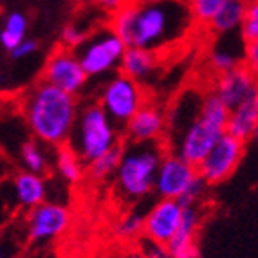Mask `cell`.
I'll list each match as a JSON object with an SVG mask.
<instances>
[{"instance_id":"6da1fadb","label":"cell","mask_w":258,"mask_h":258,"mask_svg":"<svg viewBox=\"0 0 258 258\" xmlns=\"http://www.w3.org/2000/svg\"><path fill=\"white\" fill-rule=\"evenodd\" d=\"M191 26L184 0H126L110 20V29L126 47L154 52L184 38Z\"/></svg>"},{"instance_id":"7a4b0ae2","label":"cell","mask_w":258,"mask_h":258,"mask_svg":"<svg viewBox=\"0 0 258 258\" xmlns=\"http://www.w3.org/2000/svg\"><path fill=\"white\" fill-rule=\"evenodd\" d=\"M22 108L27 128L36 141L52 148L67 145L80 110L76 96L40 82L26 94Z\"/></svg>"},{"instance_id":"3957f363","label":"cell","mask_w":258,"mask_h":258,"mask_svg":"<svg viewBox=\"0 0 258 258\" xmlns=\"http://www.w3.org/2000/svg\"><path fill=\"white\" fill-rule=\"evenodd\" d=\"M166 154L161 141L130 143L123 148L114 172L116 191L126 203H138L154 191V181L157 168Z\"/></svg>"},{"instance_id":"277c9868","label":"cell","mask_w":258,"mask_h":258,"mask_svg":"<svg viewBox=\"0 0 258 258\" xmlns=\"http://www.w3.org/2000/svg\"><path fill=\"white\" fill-rule=\"evenodd\" d=\"M119 145V126L110 121L98 103H87L78 110L67 147L78 154L83 163H92L110 148Z\"/></svg>"},{"instance_id":"5b68a950","label":"cell","mask_w":258,"mask_h":258,"mask_svg":"<svg viewBox=\"0 0 258 258\" xmlns=\"http://www.w3.org/2000/svg\"><path fill=\"white\" fill-rule=\"evenodd\" d=\"M147 103V92L141 83L116 73L99 89L98 105L105 110L116 126H125L130 117Z\"/></svg>"},{"instance_id":"8992f818","label":"cell","mask_w":258,"mask_h":258,"mask_svg":"<svg viewBox=\"0 0 258 258\" xmlns=\"http://www.w3.org/2000/svg\"><path fill=\"white\" fill-rule=\"evenodd\" d=\"M125 49L126 45L123 43V40L110 27H103L96 35L87 36L85 42L74 52L87 78H103L119 67Z\"/></svg>"},{"instance_id":"52a82bcc","label":"cell","mask_w":258,"mask_h":258,"mask_svg":"<svg viewBox=\"0 0 258 258\" xmlns=\"http://www.w3.org/2000/svg\"><path fill=\"white\" fill-rule=\"evenodd\" d=\"M244 154L245 143L229 134H224L195 168L208 186H215L228 181L237 172L238 164L244 159Z\"/></svg>"},{"instance_id":"ba28073f","label":"cell","mask_w":258,"mask_h":258,"mask_svg":"<svg viewBox=\"0 0 258 258\" xmlns=\"http://www.w3.org/2000/svg\"><path fill=\"white\" fill-rule=\"evenodd\" d=\"M42 82L71 96H78L85 89L89 78L78 60L76 52L60 47L49 54L45 67H43Z\"/></svg>"},{"instance_id":"9c48e42d","label":"cell","mask_w":258,"mask_h":258,"mask_svg":"<svg viewBox=\"0 0 258 258\" xmlns=\"http://www.w3.org/2000/svg\"><path fill=\"white\" fill-rule=\"evenodd\" d=\"M224 134L226 132L204 123L197 114V117L181 134H177L175 138L172 139L170 152L177 154L191 166H197Z\"/></svg>"},{"instance_id":"30bf717a","label":"cell","mask_w":258,"mask_h":258,"mask_svg":"<svg viewBox=\"0 0 258 258\" xmlns=\"http://www.w3.org/2000/svg\"><path fill=\"white\" fill-rule=\"evenodd\" d=\"M26 224L31 242H51L69 229L71 211L63 204L42 203L27 211Z\"/></svg>"},{"instance_id":"8fae6325","label":"cell","mask_w":258,"mask_h":258,"mask_svg":"<svg viewBox=\"0 0 258 258\" xmlns=\"http://www.w3.org/2000/svg\"><path fill=\"white\" fill-rule=\"evenodd\" d=\"M197 175V168L186 163L173 152H166L157 168L154 181V191L159 199L179 201L186 191L188 184Z\"/></svg>"},{"instance_id":"7c38bea8","label":"cell","mask_w":258,"mask_h":258,"mask_svg":"<svg viewBox=\"0 0 258 258\" xmlns=\"http://www.w3.org/2000/svg\"><path fill=\"white\" fill-rule=\"evenodd\" d=\"M182 204L173 199H159L143 215V238L166 245L181 222Z\"/></svg>"},{"instance_id":"4fadbf2b","label":"cell","mask_w":258,"mask_h":258,"mask_svg":"<svg viewBox=\"0 0 258 258\" xmlns=\"http://www.w3.org/2000/svg\"><path fill=\"white\" fill-rule=\"evenodd\" d=\"M204 222V210L201 204H182L181 222L175 235L164 249L170 258H201L197 237Z\"/></svg>"},{"instance_id":"5bb4252c","label":"cell","mask_w":258,"mask_h":258,"mask_svg":"<svg viewBox=\"0 0 258 258\" xmlns=\"http://www.w3.org/2000/svg\"><path fill=\"white\" fill-rule=\"evenodd\" d=\"M211 92H215L228 108H233L235 105L244 101L247 96L258 92L256 73H253L245 65L240 63L238 67L228 71V73L217 74L215 85H213Z\"/></svg>"},{"instance_id":"9a60e30c","label":"cell","mask_w":258,"mask_h":258,"mask_svg":"<svg viewBox=\"0 0 258 258\" xmlns=\"http://www.w3.org/2000/svg\"><path fill=\"white\" fill-rule=\"evenodd\" d=\"M123 128L130 143L161 141L166 132V112L159 105L147 101L130 117Z\"/></svg>"},{"instance_id":"2e32d148","label":"cell","mask_w":258,"mask_h":258,"mask_svg":"<svg viewBox=\"0 0 258 258\" xmlns=\"http://www.w3.org/2000/svg\"><path fill=\"white\" fill-rule=\"evenodd\" d=\"M258 130V92L247 96L244 101L229 108L226 134L247 143L256 136Z\"/></svg>"},{"instance_id":"e0dca14e","label":"cell","mask_w":258,"mask_h":258,"mask_svg":"<svg viewBox=\"0 0 258 258\" xmlns=\"http://www.w3.org/2000/svg\"><path fill=\"white\" fill-rule=\"evenodd\" d=\"M157 67H159V52L141 47H126L117 69L121 74L143 85L157 73Z\"/></svg>"},{"instance_id":"ac0fdd59","label":"cell","mask_w":258,"mask_h":258,"mask_svg":"<svg viewBox=\"0 0 258 258\" xmlns=\"http://www.w3.org/2000/svg\"><path fill=\"white\" fill-rule=\"evenodd\" d=\"M13 188L20 206L27 208V210L45 203V199H47L45 179L42 175H36V173H31V172L17 173V177H15L13 181Z\"/></svg>"},{"instance_id":"d6986e66","label":"cell","mask_w":258,"mask_h":258,"mask_svg":"<svg viewBox=\"0 0 258 258\" xmlns=\"http://www.w3.org/2000/svg\"><path fill=\"white\" fill-rule=\"evenodd\" d=\"M245 6H247L245 0H226L219 9V13L208 24V29L219 36L233 35L235 31H238L244 20Z\"/></svg>"},{"instance_id":"ffe728a7","label":"cell","mask_w":258,"mask_h":258,"mask_svg":"<svg viewBox=\"0 0 258 258\" xmlns=\"http://www.w3.org/2000/svg\"><path fill=\"white\" fill-rule=\"evenodd\" d=\"M54 161H56V172H58V175L65 182H69V184H78L83 179V175H85V163L67 145L58 147Z\"/></svg>"},{"instance_id":"44dd1931","label":"cell","mask_w":258,"mask_h":258,"mask_svg":"<svg viewBox=\"0 0 258 258\" xmlns=\"http://www.w3.org/2000/svg\"><path fill=\"white\" fill-rule=\"evenodd\" d=\"M20 161L26 166V172L36 173V175L47 173L49 166H51V155L45 150V145L36 141V139L22 143Z\"/></svg>"},{"instance_id":"7402d4cb","label":"cell","mask_w":258,"mask_h":258,"mask_svg":"<svg viewBox=\"0 0 258 258\" xmlns=\"http://www.w3.org/2000/svg\"><path fill=\"white\" fill-rule=\"evenodd\" d=\"M229 108L219 99L215 92H206L201 98V105H199V117L208 123V125L215 126V128L226 132V123H228Z\"/></svg>"},{"instance_id":"603a6c76","label":"cell","mask_w":258,"mask_h":258,"mask_svg":"<svg viewBox=\"0 0 258 258\" xmlns=\"http://www.w3.org/2000/svg\"><path fill=\"white\" fill-rule=\"evenodd\" d=\"M27 33V18L20 11H13L6 17L2 29H0V45L6 51H13Z\"/></svg>"},{"instance_id":"cb8c5ba5","label":"cell","mask_w":258,"mask_h":258,"mask_svg":"<svg viewBox=\"0 0 258 258\" xmlns=\"http://www.w3.org/2000/svg\"><path fill=\"white\" fill-rule=\"evenodd\" d=\"M143 215L145 213L141 211H128L126 215L119 217L112 226V235L123 242L138 240L143 237Z\"/></svg>"},{"instance_id":"d4e9b609","label":"cell","mask_w":258,"mask_h":258,"mask_svg":"<svg viewBox=\"0 0 258 258\" xmlns=\"http://www.w3.org/2000/svg\"><path fill=\"white\" fill-rule=\"evenodd\" d=\"M121 152H123V147H121V145H116L114 148L105 152L103 155H99L98 159L89 163V173H91V177L94 179V181H105V179L114 175V172H116V168H117V163H119Z\"/></svg>"},{"instance_id":"484cf974","label":"cell","mask_w":258,"mask_h":258,"mask_svg":"<svg viewBox=\"0 0 258 258\" xmlns=\"http://www.w3.org/2000/svg\"><path fill=\"white\" fill-rule=\"evenodd\" d=\"M208 63H210L211 71L215 74H222L228 73V71L235 69L242 63V54L231 51L226 45H220L217 43L215 47L211 49L210 56H208Z\"/></svg>"},{"instance_id":"4316f807","label":"cell","mask_w":258,"mask_h":258,"mask_svg":"<svg viewBox=\"0 0 258 258\" xmlns=\"http://www.w3.org/2000/svg\"><path fill=\"white\" fill-rule=\"evenodd\" d=\"M188 6L189 17L194 20V24H201L206 26L213 20L219 9L222 8V4L226 0H184Z\"/></svg>"},{"instance_id":"83f0119b","label":"cell","mask_w":258,"mask_h":258,"mask_svg":"<svg viewBox=\"0 0 258 258\" xmlns=\"http://www.w3.org/2000/svg\"><path fill=\"white\" fill-rule=\"evenodd\" d=\"M238 33H240V40L244 43H253L258 42V2L256 0H251L245 6V15L244 20H242L240 27H238Z\"/></svg>"},{"instance_id":"f1b7e54d","label":"cell","mask_w":258,"mask_h":258,"mask_svg":"<svg viewBox=\"0 0 258 258\" xmlns=\"http://www.w3.org/2000/svg\"><path fill=\"white\" fill-rule=\"evenodd\" d=\"M89 33H87L85 27L78 26V24H67V26L61 29V47L69 49V51H76L80 45L87 40Z\"/></svg>"},{"instance_id":"f546056e","label":"cell","mask_w":258,"mask_h":258,"mask_svg":"<svg viewBox=\"0 0 258 258\" xmlns=\"http://www.w3.org/2000/svg\"><path fill=\"white\" fill-rule=\"evenodd\" d=\"M208 191V184L204 182V179L201 175H195V179L188 184L186 191L182 194V197L179 199L181 204H201V201L204 199Z\"/></svg>"},{"instance_id":"4dcf8cb0","label":"cell","mask_w":258,"mask_h":258,"mask_svg":"<svg viewBox=\"0 0 258 258\" xmlns=\"http://www.w3.org/2000/svg\"><path fill=\"white\" fill-rule=\"evenodd\" d=\"M242 65H245L247 69H251L253 73H256V67H258V42L244 43Z\"/></svg>"},{"instance_id":"1f68e13d","label":"cell","mask_w":258,"mask_h":258,"mask_svg":"<svg viewBox=\"0 0 258 258\" xmlns=\"http://www.w3.org/2000/svg\"><path fill=\"white\" fill-rule=\"evenodd\" d=\"M139 249L145 253L147 258H170L166 253V249H164V245L155 244V242H150V240H147V238H141V242H139Z\"/></svg>"},{"instance_id":"d6a6232c","label":"cell","mask_w":258,"mask_h":258,"mask_svg":"<svg viewBox=\"0 0 258 258\" xmlns=\"http://www.w3.org/2000/svg\"><path fill=\"white\" fill-rule=\"evenodd\" d=\"M36 49H38V43H36L35 40L24 38L13 51H9V52H11V56H13L15 60H24V58H27V56L35 54Z\"/></svg>"},{"instance_id":"836d02e7","label":"cell","mask_w":258,"mask_h":258,"mask_svg":"<svg viewBox=\"0 0 258 258\" xmlns=\"http://www.w3.org/2000/svg\"><path fill=\"white\" fill-rule=\"evenodd\" d=\"M126 0H92V4L96 6L98 9H101V11H105V13L108 15H114L117 11V9H121L123 6H125Z\"/></svg>"},{"instance_id":"e575fe53","label":"cell","mask_w":258,"mask_h":258,"mask_svg":"<svg viewBox=\"0 0 258 258\" xmlns=\"http://www.w3.org/2000/svg\"><path fill=\"white\" fill-rule=\"evenodd\" d=\"M119 258H147V256H145V253H143L139 247H130V249H126Z\"/></svg>"},{"instance_id":"d590c367","label":"cell","mask_w":258,"mask_h":258,"mask_svg":"<svg viewBox=\"0 0 258 258\" xmlns=\"http://www.w3.org/2000/svg\"><path fill=\"white\" fill-rule=\"evenodd\" d=\"M0 258H13V253H11V247H9V245L0 244Z\"/></svg>"},{"instance_id":"8d00e7d4","label":"cell","mask_w":258,"mask_h":258,"mask_svg":"<svg viewBox=\"0 0 258 258\" xmlns=\"http://www.w3.org/2000/svg\"><path fill=\"white\" fill-rule=\"evenodd\" d=\"M103 258H119L117 254H108V256H103Z\"/></svg>"},{"instance_id":"74e56055","label":"cell","mask_w":258,"mask_h":258,"mask_svg":"<svg viewBox=\"0 0 258 258\" xmlns=\"http://www.w3.org/2000/svg\"><path fill=\"white\" fill-rule=\"evenodd\" d=\"M245 2H251V0H245Z\"/></svg>"}]
</instances>
